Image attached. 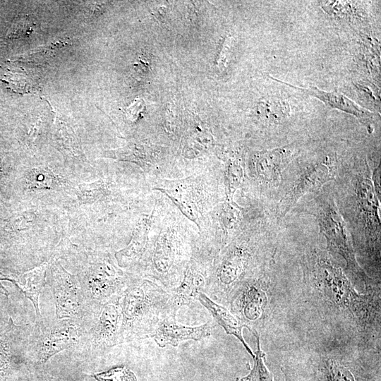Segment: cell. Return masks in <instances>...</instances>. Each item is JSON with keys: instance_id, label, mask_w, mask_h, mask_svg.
I'll return each instance as SVG.
<instances>
[{"instance_id": "cell-14", "label": "cell", "mask_w": 381, "mask_h": 381, "mask_svg": "<svg viewBox=\"0 0 381 381\" xmlns=\"http://www.w3.org/2000/svg\"><path fill=\"white\" fill-rule=\"evenodd\" d=\"M157 189L169 195L181 210L190 219L196 222L200 213L198 194L190 179L162 181Z\"/></svg>"}, {"instance_id": "cell-1", "label": "cell", "mask_w": 381, "mask_h": 381, "mask_svg": "<svg viewBox=\"0 0 381 381\" xmlns=\"http://www.w3.org/2000/svg\"><path fill=\"white\" fill-rule=\"evenodd\" d=\"M169 298V291L157 283L131 277L120 294V343L152 337L159 322L173 315Z\"/></svg>"}, {"instance_id": "cell-13", "label": "cell", "mask_w": 381, "mask_h": 381, "mask_svg": "<svg viewBox=\"0 0 381 381\" xmlns=\"http://www.w3.org/2000/svg\"><path fill=\"white\" fill-rule=\"evenodd\" d=\"M151 216L140 218L133 233L128 245L115 253V258L119 267H132L144 258L148 246V236L151 226Z\"/></svg>"}, {"instance_id": "cell-11", "label": "cell", "mask_w": 381, "mask_h": 381, "mask_svg": "<svg viewBox=\"0 0 381 381\" xmlns=\"http://www.w3.org/2000/svg\"><path fill=\"white\" fill-rule=\"evenodd\" d=\"M176 318L169 315L159 322L152 337L159 347L164 348L168 345L177 346L181 341H198L211 335L210 323L186 326L179 324Z\"/></svg>"}, {"instance_id": "cell-4", "label": "cell", "mask_w": 381, "mask_h": 381, "mask_svg": "<svg viewBox=\"0 0 381 381\" xmlns=\"http://www.w3.org/2000/svg\"><path fill=\"white\" fill-rule=\"evenodd\" d=\"M316 204L315 216L328 248L345 260L346 269L368 289L370 278L356 261L348 230L334 202L327 196H322L317 198Z\"/></svg>"}, {"instance_id": "cell-29", "label": "cell", "mask_w": 381, "mask_h": 381, "mask_svg": "<svg viewBox=\"0 0 381 381\" xmlns=\"http://www.w3.org/2000/svg\"><path fill=\"white\" fill-rule=\"evenodd\" d=\"M238 381H259L258 370L255 365H253V367L250 369L249 373L240 378Z\"/></svg>"}, {"instance_id": "cell-23", "label": "cell", "mask_w": 381, "mask_h": 381, "mask_svg": "<svg viewBox=\"0 0 381 381\" xmlns=\"http://www.w3.org/2000/svg\"><path fill=\"white\" fill-rule=\"evenodd\" d=\"M107 185L98 181L92 183L80 184L75 188V194L83 203H92L104 198L107 194Z\"/></svg>"}, {"instance_id": "cell-27", "label": "cell", "mask_w": 381, "mask_h": 381, "mask_svg": "<svg viewBox=\"0 0 381 381\" xmlns=\"http://www.w3.org/2000/svg\"><path fill=\"white\" fill-rule=\"evenodd\" d=\"M257 339V349L254 352V364L256 366L259 381H274L272 373L267 368L265 363V354L261 349L259 335L255 336Z\"/></svg>"}, {"instance_id": "cell-3", "label": "cell", "mask_w": 381, "mask_h": 381, "mask_svg": "<svg viewBox=\"0 0 381 381\" xmlns=\"http://www.w3.org/2000/svg\"><path fill=\"white\" fill-rule=\"evenodd\" d=\"M77 277L89 308L120 294L131 278L109 255L94 257Z\"/></svg>"}, {"instance_id": "cell-7", "label": "cell", "mask_w": 381, "mask_h": 381, "mask_svg": "<svg viewBox=\"0 0 381 381\" xmlns=\"http://www.w3.org/2000/svg\"><path fill=\"white\" fill-rule=\"evenodd\" d=\"M229 307L248 329L255 336L259 335L258 328L265 320L269 307L264 282L256 277L247 279L235 292Z\"/></svg>"}, {"instance_id": "cell-9", "label": "cell", "mask_w": 381, "mask_h": 381, "mask_svg": "<svg viewBox=\"0 0 381 381\" xmlns=\"http://www.w3.org/2000/svg\"><path fill=\"white\" fill-rule=\"evenodd\" d=\"M335 169L333 158L329 157L308 167L281 200L278 207L280 217L284 216L303 195L315 192L333 179Z\"/></svg>"}, {"instance_id": "cell-22", "label": "cell", "mask_w": 381, "mask_h": 381, "mask_svg": "<svg viewBox=\"0 0 381 381\" xmlns=\"http://www.w3.org/2000/svg\"><path fill=\"white\" fill-rule=\"evenodd\" d=\"M259 114L270 123H277L289 116L288 104L281 101L260 102L258 107Z\"/></svg>"}, {"instance_id": "cell-25", "label": "cell", "mask_w": 381, "mask_h": 381, "mask_svg": "<svg viewBox=\"0 0 381 381\" xmlns=\"http://www.w3.org/2000/svg\"><path fill=\"white\" fill-rule=\"evenodd\" d=\"M10 327L0 332V381H8L13 370L12 354L5 334Z\"/></svg>"}, {"instance_id": "cell-24", "label": "cell", "mask_w": 381, "mask_h": 381, "mask_svg": "<svg viewBox=\"0 0 381 381\" xmlns=\"http://www.w3.org/2000/svg\"><path fill=\"white\" fill-rule=\"evenodd\" d=\"M243 178V169L238 160H230L225 173L226 194L230 204L233 202V197L236 188L240 186Z\"/></svg>"}, {"instance_id": "cell-20", "label": "cell", "mask_w": 381, "mask_h": 381, "mask_svg": "<svg viewBox=\"0 0 381 381\" xmlns=\"http://www.w3.org/2000/svg\"><path fill=\"white\" fill-rule=\"evenodd\" d=\"M53 138L58 148L66 155L80 162L83 161L84 155L76 136L66 122L60 119L55 123Z\"/></svg>"}, {"instance_id": "cell-21", "label": "cell", "mask_w": 381, "mask_h": 381, "mask_svg": "<svg viewBox=\"0 0 381 381\" xmlns=\"http://www.w3.org/2000/svg\"><path fill=\"white\" fill-rule=\"evenodd\" d=\"M320 370L322 381H358L350 367L336 358H325Z\"/></svg>"}, {"instance_id": "cell-6", "label": "cell", "mask_w": 381, "mask_h": 381, "mask_svg": "<svg viewBox=\"0 0 381 381\" xmlns=\"http://www.w3.org/2000/svg\"><path fill=\"white\" fill-rule=\"evenodd\" d=\"M49 282L58 320H82L87 306L77 275L66 270L57 261L48 264Z\"/></svg>"}, {"instance_id": "cell-2", "label": "cell", "mask_w": 381, "mask_h": 381, "mask_svg": "<svg viewBox=\"0 0 381 381\" xmlns=\"http://www.w3.org/2000/svg\"><path fill=\"white\" fill-rule=\"evenodd\" d=\"M312 274L318 290L337 310L361 326L370 323L377 313L372 294L358 293L339 267L320 256L313 261Z\"/></svg>"}, {"instance_id": "cell-19", "label": "cell", "mask_w": 381, "mask_h": 381, "mask_svg": "<svg viewBox=\"0 0 381 381\" xmlns=\"http://www.w3.org/2000/svg\"><path fill=\"white\" fill-rule=\"evenodd\" d=\"M25 183L30 190H56L66 184V181L48 168L39 167L28 170Z\"/></svg>"}, {"instance_id": "cell-28", "label": "cell", "mask_w": 381, "mask_h": 381, "mask_svg": "<svg viewBox=\"0 0 381 381\" xmlns=\"http://www.w3.org/2000/svg\"><path fill=\"white\" fill-rule=\"evenodd\" d=\"M31 30L30 22L25 18H20L11 28L8 36L14 38L25 37L30 34Z\"/></svg>"}, {"instance_id": "cell-8", "label": "cell", "mask_w": 381, "mask_h": 381, "mask_svg": "<svg viewBox=\"0 0 381 381\" xmlns=\"http://www.w3.org/2000/svg\"><path fill=\"white\" fill-rule=\"evenodd\" d=\"M75 319H63L52 327L40 329L33 352L35 363L44 365L56 353L79 344L84 327Z\"/></svg>"}, {"instance_id": "cell-5", "label": "cell", "mask_w": 381, "mask_h": 381, "mask_svg": "<svg viewBox=\"0 0 381 381\" xmlns=\"http://www.w3.org/2000/svg\"><path fill=\"white\" fill-rule=\"evenodd\" d=\"M92 318L84 328L83 343L89 350L104 351L120 343L121 312L120 294L90 307Z\"/></svg>"}, {"instance_id": "cell-18", "label": "cell", "mask_w": 381, "mask_h": 381, "mask_svg": "<svg viewBox=\"0 0 381 381\" xmlns=\"http://www.w3.org/2000/svg\"><path fill=\"white\" fill-rule=\"evenodd\" d=\"M158 155L159 152L156 147L137 143H131L125 147L104 152L106 157L134 162L143 169L152 166L157 160Z\"/></svg>"}, {"instance_id": "cell-26", "label": "cell", "mask_w": 381, "mask_h": 381, "mask_svg": "<svg viewBox=\"0 0 381 381\" xmlns=\"http://www.w3.org/2000/svg\"><path fill=\"white\" fill-rule=\"evenodd\" d=\"M97 381H137L134 373L126 366H116L106 371L95 373Z\"/></svg>"}, {"instance_id": "cell-12", "label": "cell", "mask_w": 381, "mask_h": 381, "mask_svg": "<svg viewBox=\"0 0 381 381\" xmlns=\"http://www.w3.org/2000/svg\"><path fill=\"white\" fill-rule=\"evenodd\" d=\"M292 156L293 150L285 147L257 152L253 159L255 174L262 181L276 184Z\"/></svg>"}, {"instance_id": "cell-15", "label": "cell", "mask_w": 381, "mask_h": 381, "mask_svg": "<svg viewBox=\"0 0 381 381\" xmlns=\"http://www.w3.org/2000/svg\"><path fill=\"white\" fill-rule=\"evenodd\" d=\"M198 300L209 311L214 320L224 329L226 333L235 337L253 358L255 353L243 336V329L246 328L243 322L226 307L214 301L203 292L199 294Z\"/></svg>"}, {"instance_id": "cell-17", "label": "cell", "mask_w": 381, "mask_h": 381, "mask_svg": "<svg viewBox=\"0 0 381 381\" xmlns=\"http://www.w3.org/2000/svg\"><path fill=\"white\" fill-rule=\"evenodd\" d=\"M272 79L281 82L286 85L306 92V94L313 96L327 105L334 109H338L341 111L351 114L358 119H370L373 116V113L367 111L363 107L359 106L358 104L350 99L346 95L341 92H328L318 89L317 87H309V88H303L301 87H296L289 83H286L284 81L279 80L271 77Z\"/></svg>"}, {"instance_id": "cell-10", "label": "cell", "mask_w": 381, "mask_h": 381, "mask_svg": "<svg viewBox=\"0 0 381 381\" xmlns=\"http://www.w3.org/2000/svg\"><path fill=\"white\" fill-rule=\"evenodd\" d=\"M208 272L196 259L190 260L186 265L179 284L168 290L169 307L173 315L184 306H191L198 300V295L204 292Z\"/></svg>"}, {"instance_id": "cell-16", "label": "cell", "mask_w": 381, "mask_h": 381, "mask_svg": "<svg viewBox=\"0 0 381 381\" xmlns=\"http://www.w3.org/2000/svg\"><path fill=\"white\" fill-rule=\"evenodd\" d=\"M47 263H42L23 274L14 283L26 298L30 299L35 310L36 327L38 330L42 329L43 324L39 306L41 291L46 283Z\"/></svg>"}, {"instance_id": "cell-30", "label": "cell", "mask_w": 381, "mask_h": 381, "mask_svg": "<svg viewBox=\"0 0 381 381\" xmlns=\"http://www.w3.org/2000/svg\"><path fill=\"white\" fill-rule=\"evenodd\" d=\"M39 381H64L58 377H55L51 375H45L40 377Z\"/></svg>"}]
</instances>
